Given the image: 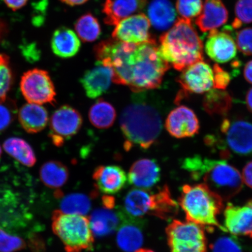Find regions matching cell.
Segmentation results:
<instances>
[{"instance_id":"1","label":"cell","mask_w":252,"mask_h":252,"mask_svg":"<svg viewBox=\"0 0 252 252\" xmlns=\"http://www.w3.org/2000/svg\"><path fill=\"white\" fill-rule=\"evenodd\" d=\"M120 125L127 151L134 147L149 149L156 143L162 129L158 110L141 99H135L123 110Z\"/></svg>"},{"instance_id":"2","label":"cell","mask_w":252,"mask_h":252,"mask_svg":"<svg viewBox=\"0 0 252 252\" xmlns=\"http://www.w3.org/2000/svg\"><path fill=\"white\" fill-rule=\"evenodd\" d=\"M159 51L176 70L203 61V43L191 21L180 18L159 39Z\"/></svg>"},{"instance_id":"3","label":"cell","mask_w":252,"mask_h":252,"mask_svg":"<svg viewBox=\"0 0 252 252\" xmlns=\"http://www.w3.org/2000/svg\"><path fill=\"white\" fill-rule=\"evenodd\" d=\"M179 204L188 221L207 227L212 231L220 228L217 216L221 212L223 200L204 184L182 188Z\"/></svg>"},{"instance_id":"4","label":"cell","mask_w":252,"mask_h":252,"mask_svg":"<svg viewBox=\"0 0 252 252\" xmlns=\"http://www.w3.org/2000/svg\"><path fill=\"white\" fill-rule=\"evenodd\" d=\"M191 177L203 178L204 184L225 201L242 190L243 180L238 170L224 160L203 158L198 156L194 162Z\"/></svg>"},{"instance_id":"5","label":"cell","mask_w":252,"mask_h":252,"mask_svg":"<svg viewBox=\"0 0 252 252\" xmlns=\"http://www.w3.org/2000/svg\"><path fill=\"white\" fill-rule=\"evenodd\" d=\"M170 67L171 65L160 55L156 42L138 44L128 87L137 94L157 89Z\"/></svg>"},{"instance_id":"6","label":"cell","mask_w":252,"mask_h":252,"mask_svg":"<svg viewBox=\"0 0 252 252\" xmlns=\"http://www.w3.org/2000/svg\"><path fill=\"white\" fill-rule=\"evenodd\" d=\"M52 226L66 252H82L93 248L94 235L87 216L56 210L53 214Z\"/></svg>"},{"instance_id":"7","label":"cell","mask_w":252,"mask_h":252,"mask_svg":"<svg viewBox=\"0 0 252 252\" xmlns=\"http://www.w3.org/2000/svg\"><path fill=\"white\" fill-rule=\"evenodd\" d=\"M224 138L214 135L211 147L220 149V156L228 158L230 152L241 156H252V124L244 119H224L220 126Z\"/></svg>"},{"instance_id":"8","label":"cell","mask_w":252,"mask_h":252,"mask_svg":"<svg viewBox=\"0 0 252 252\" xmlns=\"http://www.w3.org/2000/svg\"><path fill=\"white\" fill-rule=\"evenodd\" d=\"M171 252H207L204 228L190 221L174 220L166 229Z\"/></svg>"},{"instance_id":"9","label":"cell","mask_w":252,"mask_h":252,"mask_svg":"<svg viewBox=\"0 0 252 252\" xmlns=\"http://www.w3.org/2000/svg\"><path fill=\"white\" fill-rule=\"evenodd\" d=\"M22 94L28 103L53 104L56 101L54 83L48 72L40 68H33L25 72L20 82Z\"/></svg>"},{"instance_id":"10","label":"cell","mask_w":252,"mask_h":252,"mask_svg":"<svg viewBox=\"0 0 252 252\" xmlns=\"http://www.w3.org/2000/svg\"><path fill=\"white\" fill-rule=\"evenodd\" d=\"M126 214L138 219L147 215L159 218L165 203V194L161 188L152 193L143 189H133L124 198Z\"/></svg>"},{"instance_id":"11","label":"cell","mask_w":252,"mask_h":252,"mask_svg":"<svg viewBox=\"0 0 252 252\" xmlns=\"http://www.w3.org/2000/svg\"><path fill=\"white\" fill-rule=\"evenodd\" d=\"M50 137L56 146H61L80 131L83 118L77 110L69 105L60 107L49 120Z\"/></svg>"},{"instance_id":"12","label":"cell","mask_w":252,"mask_h":252,"mask_svg":"<svg viewBox=\"0 0 252 252\" xmlns=\"http://www.w3.org/2000/svg\"><path fill=\"white\" fill-rule=\"evenodd\" d=\"M177 81L182 89V95L206 93L214 88L213 69L203 61L197 62L182 70Z\"/></svg>"},{"instance_id":"13","label":"cell","mask_w":252,"mask_h":252,"mask_svg":"<svg viewBox=\"0 0 252 252\" xmlns=\"http://www.w3.org/2000/svg\"><path fill=\"white\" fill-rule=\"evenodd\" d=\"M150 21L144 14L124 19L116 25L112 36L120 42L141 44L156 42L150 33Z\"/></svg>"},{"instance_id":"14","label":"cell","mask_w":252,"mask_h":252,"mask_svg":"<svg viewBox=\"0 0 252 252\" xmlns=\"http://www.w3.org/2000/svg\"><path fill=\"white\" fill-rule=\"evenodd\" d=\"M165 128L170 135L177 138L191 137L199 131V121L193 110L185 106L173 109L167 117Z\"/></svg>"},{"instance_id":"15","label":"cell","mask_w":252,"mask_h":252,"mask_svg":"<svg viewBox=\"0 0 252 252\" xmlns=\"http://www.w3.org/2000/svg\"><path fill=\"white\" fill-rule=\"evenodd\" d=\"M113 81V71L109 65L97 61L92 68L85 72L80 83L88 97L97 98L106 93Z\"/></svg>"},{"instance_id":"16","label":"cell","mask_w":252,"mask_h":252,"mask_svg":"<svg viewBox=\"0 0 252 252\" xmlns=\"http://www.w3.org/2000/svg\"><path fill=\"white\" fill-rule=\"evenodd\" d=\"M205 51L212 61L225 63L234 59L237 53L235 40L228 32L210 31L205 45Z\"/></svg>"},{"instance_id":"17","label":"cell","mask_w":252,"mask_h":252,"mask_svg":"<svg viewBox=\"0 0 252 252\" xmlns=\"http://www.w3.org/2000/svg\"><path fill=\"white\" fill-rule=\"evenodd\" d=\"M225 231L252 238V199L242 206L229 203L224 211Z\"/></svg>"},{"instance_id":"18","label":"cell","mask_w":252,"mask_h":252,"mask_svg":"<svg viewBox=\"0 0 252 252\" xmlns=\"http://www.w3.org/2000/svg\"><path fill=\"white\" fill-rule=\"evenodd\" d=\"M160 168L155 159L137 160L131 165L128 174V182L143 189L153 188L160 179Z\"/></svg>"},{"instance_id":"19","label":"cell","mask_w":252,"mask_h":252,"mask_svg":"<svg viewBox=\"0 0 252 252\" xmlns=\"http://www.w3.org/2000/svg\"><path fill=\"white\" fill-rule=\"evenodd\" d=\"M93 179L99 190L107 194L117 193L125 187L127 176L118 165H100L94 170Z\"/></svg>"},{"instance_id":"20","label":"cell","mask_w":252,"mask_h":252,"mask_svg":"<svg viewBox=\"0 0 252 252\" xmlns=\"http://www.w3.org/2000/svg\"><path fill=\"white\" fill-rule=\"evenodd\" d=\"M147 0H105L103 5L104 21L109 25L119 22L143 9Z\"/></svg>"},{"instance_id":"21","label":"cell","mask_w":252,"mask_h":252,"mask_svg":"<svg viewBox=\"0 0 252 252\" xmlns=\"http://www.w3.org/2000/svg\"><path fill=\"white\" fill-rule=\"evenodd\" d=\"M135 218L125 216L118 229L116 241L118 247L125 252H135L143 244L144 235L140 222Z\"/></svg>"},{"instance_id":"22","label":"cell","mask_w":252,"mask_h":252,"mask_svg":"<svg viewBox=\"0 0 252 252\" xmlns=\"http://www.w3.org/2000/svg\"><path fill=\"white\" fill-rule=\"evenodd\" d=\"M124 217V212H115L108 208L94 210L89 217L93 235L101 238L113 234L121 225Z\"/></svg>"},{"instance_id":"23","label":"cell","mask_w":252,"mask_h":252,"mask_svg":"<svg viewBox=\"0 0 252 252\" xmlns=\"http://www.w3.org/2000/svg\"><path fill=\"white\" fill-rule=\"evenodd\" d=\"M228 12L222 0H206L196 25L201 31L206 32L217 30L227 22Z\"/></svg>"},{"instance_id":"24","label":"cell","mask_w":252,"mask_h":252,"mask_svg":"<svg viewBox=\"0 0 252 252\" xmlns=\"http://www.w3.org/2000/svg\"><path fill=\"white\" fill-rule=\"evenodd\" d=\"M18 119L22 127L30 134L42 131L49 122V113L45 107L28 102L19 110Z\"/></svg>"},{"instance_id":"25","label":"cell","mask_w":252,"mask_h":252,"mask_svg":"<svg viewBox=\"0 0 252 252\" xmlns=\"http://www.w3.org/2000/svg\"><path fill=\"white\" fill-rule=\"evenodd\" d=\"M51 47L53 53L59 58H70L80 50L81 41L74 31L67 27H61L53 34Z\"/></svg>"},{"instance_id":"26","label":"cell","mask_w":252,"mask_h":252,"mask_svg":"<svg viewBox=\"0 0 252 252\" xmlns=\"http://www.w3.org/2000/svg\"><path fill=\"white\" fill-rule=\"evenodd\" d=\"M151 24L157 30L169 29L176 23V12L169 0H153L148 8Z\"/></svg>"},{"instance_id":"27","label":"cell","mask_w":252,"mask_h":252,"mask_svg":"<svg viewBox=\"0 0 252 252\" xmlns=\"http://www.w3.org/2000/svg\"><path fill=\"white\" fill-rule=\"evenodd\" d=\"M40 178L43 184L52 189L62 188L69 177L68 168L58 160H50L41 167Z\"/></svg>"},{"instance_id":"28","label":"cell","mask_w":252,"mask_h":252,"mask_svg":"<svg viewBox=\"0 0 252 252\" xmlns=\"http://www.w3.org/2000/svg\"><path fill=\"white\" fill-rule=\"evenodd\" d=\"M3 149L8 155L21 164L28 167L35 165L36 158L34 151L28 143L23 138L10 137L4 141Z\"/></svg>"},{"instance_id":"29","label":"cell","mask_w":252,"mask_h":252,"mask_svg":"<svg viewBox=\"0 0 252 252\" xmlns=\"http://www.w3.org/2000/svg\"><path fill=\"white\" fill-rule=\"evenodd\" d=\"M232 105V99L228 92L214 88L205 94L203 100V108L210 115H226Z\"/></svg>"},{"instance_id":"30","label":"cell","mask_w":252,"mask_h":252,"mask_svg":"<svg viewBox=\"0 0 252 252\" xmlns=\"http://www.w3.org/2000/svg\"><path fill=\"white\" fill-rule=\"evenodd\" d=\"M116 118V110L111 103L100 99L91 107L89 119L94 127L108 128L114 124Z\"/></svg>"},{"instance_id":"31","label":"cell","mask_w":252,"mask_h":252,"mask_svg":"<svg viewBox=\"0 0 252 252\" xmlns=\"http://www.w3.org/2000/svg\"><path fill=\"white\" fill-rule=\"evenodd\" d=\"M23 211L18 203L11 197L0 198V226L12 228L23 224Z\"/></svg>"},{"instance_id":"32","label":"cell","mask_w":252,"mask_h":252,"mask_svg":"<svg viewBox=\"0 0 252 252\" xmlns=\"http://www.w3.org/2000/svg\"><path fill=\"white\" fill-rule=\"evenodd\" d=\"M74 27L77 35L84 42H94L101 33L98 21L90 12L78 18Z\"/></svg>"},{"instance_id":"33","label":"cell","mask_w":252,"mask_h":252,"mask_svg":"<svg viewBox=\"0 0 252 252\" xmlns=\"http://www.w3.org/2000/svg\"><path fill=\"white\" fill-rule=\"evenodd\" d=\"M89 197L83 193H71L62 198L61 211L63 213L86 216L91 209Z\"/></svg>"},{"instance_id":"34","label":"cell","mask_w":252,"mask_h":252,"mask_svg":"<svg viewBox=\"0 0 252 252\" xmlns=\"http://www.w3.org/2000/svg\"><path fill=\"white\" fill-rule=\"evenodd\" d=\"M13 80L9 57L0 53V101L7 98V94L13 84Z\"/></svg>"},{"instance_id":"35","label":"cell","mask_w":252,"mask_h":252,"mask_svg":"<svg viewBox=\"0 0 252 252\" xmlns=\"http://www.w3.org/2000/svg\"><path fill=\"white\" fill-rule=\"evenodd\" d=\"M235 18L232 23L234 29L244 24L252 23V0H238L235 7Z\"/></svg>"},{"instance_id":"36","label":"cell","mask_w":252,"mask_h":252,"mask_svg":"<svg viewBox=\"0 0 252 252\" xmlns=\"http://www.w3.org/2000/svg\"><path fill=\"white\" fill-rule=\"evenodd\" d=\"M176 8L182 18L191 21L202 11L203 0H177Z\"/></svg>"},{"instance_id":"37","label":"cell","mask_w":252,"mask_h":252,"mask_svg":"<svg viewBox=\"0 0 252 252\" xmlns=\"http://www.w3.org/2000/svg\"><path fill=\"white\" fill-rule=\"evenodd\" d=\"M17 111L13 100L7 98L0 101V133L5 131L13 122Z\"/></svg>"},{"instance_id":"38","label":"cell","mask_w":252,"mask_h":252,"mask_svg":"<svg viewBox=\"0 0 252 252\" xmlns=\"http://www.w3.org/2000/svg\"><path fill=\"white\" fill-rule=\"evenodd\" d=\"M25 247L23 239L8 234L0 228V252H15L23 250Z\"/></svg>"},{"instance_id":"39","label":"cell","mask_w":252,"mask_h":252,"mask_svg":"<svg viewBox=\"0 0 252 252\" xmlns=\"http://www.w3.org/2000/svg\"><path fill=\"white\" fill-rule=\"evenodd\" d=\"M212 252H244L240 244L231 236H222L212 245Z\"/></svg>"},{"instance_id":"40","label":"cell","mask_w":252,"mask_h":252,"mask_svg":"<svg viewBox=\"0 0 252 252\" xmlns=\"http://www.w3.org/2000/svg\"><path fill=\"white\" fill-rule=\"evenodd\" d=\"M235 42L239 51L247 56L252 55V28H246L236 34Z\"/></svg>"},{"instance_id":"41","label":"cell","mask_w":252,"mask_h":252,"mask_svg":"<svg viewBox=\"0 0 252 252\" xmlns=\"http://www.w3.org/2000/svg\"><path fill=\"white\" fill-rule=\"evenodd\" d=\"M213 69L214 89L225 90L231 80L229 72L223 70L221 67L217 64L214 65Z\"/></svg>"},{"instance_id":"42","label":"cell","mask_w":252,"mask_h":252,"mask_svg":"<svg viewBox=\"0 0 252 252\" xmlns=\"http://www.w3.org/2000/svg\"><path fill=\"white\" fill-rule=\"evenodd\" d=\"M242 180L248 187L252 188V160L249 162L242 171Z\"/></svg>"},{"instance_id":"43","label":"cell","mask_w":252,"mask_h":252,"mask_svg":"<svg viewBox=\"0 0 252 252\" xmlns=\"http://www.w3.org/2000/svg\"><path fill=\"white\" fill-rule=\"evenodd\" d=\"M7 7L15 11L25 7L29 0H3Z\"/></svg>"},{"instance_id":"44","label":"cell","mask_w":252,"mask_h":252,"mask_svg":"<svg viewBox=\"0 0 252 252\" xmlns=\"http://www.w3.org/2000/svg\"><path fill=\"white\" fill-rule=\"evenodd\" d=\"M245 80L252 84V60L246 64L244 70Z\"/></svg>"},{"instance_id":"45","label":"cell","mask_w":252,"mask_h":252,"mask_svg":"<svg viewBox=\"0 0 252 252\" xmlns=\"http://www.w3.org/2000/svg\"><path fill=\"white\" fill-rule=\"evenodd\" d=\"M60 1L68 5L75 6L83 4L88 0H60Z\"/></svg>"},{"instance_id":"46","label":"cell","mask_w":252,"mask_h":252,"mask_svg":"<svg viewBox=\"0 0 252 252\" xmlns=\"http://www.w3.org/2000/svg\"><path fill=\"white\" fill-rule=\"evenodd\" d=\"M246 103H247L248 109L252 113V88L248 91L246 96Z\"/></svg>"},{"instance_id":"47","label":"cell","mask_w":252,"mask_h":252,"mask_svg":"<svg viewBox=\"0 0 252 252\" xmlns=\"http://www.w3.org/2000/svg\"><path fill=\"white\" fill-rule=\"evenodd\" d=\"M154 252L153 251H151L149 250H145V249H140V250H138L136 252Z\"/></svg>"},{"instance_id":"48","label":"cell","mask_w":252,"mask_h":252,"mask_svg":"<svg viewBox=\"0 0 252 252\" xmlns=\"http://www.w3.org/2000/svg\"><path fill=\"white\" fill-rule=\"evenodd\" d=\"M1 154H2V148H1V146H0V158H1Z\"/></svg>"}]
</instances>
